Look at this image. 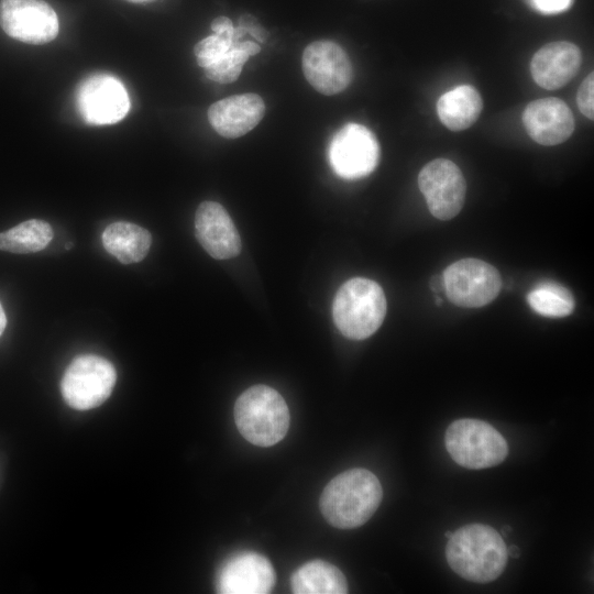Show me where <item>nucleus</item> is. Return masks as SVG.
<instances>
[{
    "mask_svg": "<svg viewBox=\"0 0 594 594\" xmlns=\"http://www.w3.org/2000/svg\"><path fill=\"white\" fill-rule=\"evenodd\" d=\"M444 441L451 458L468 469L497 465L508 454L504 437L493 426L479 419L453 421L446 431Z\"/></svg>",
    "mask_w": 594,
    "mask_h": 594,
    "instance_id": "39448f33",
    "label": "nucleus"
},
{
    "mask_svg": "<svg viewBox=\"0 0 594 594\" xmlns=\"http://www.w3.org/2000/svg\"><path fill=\"white\" fill-rule=\"evenodd\" d=\"M386 314V298L374 280L354 277L337 292L332 316L340 332L353 340L372 336L382 324Z\"/></svg>",
    "mask_w": 594,
    "mask_h": 594,
    "instance_id": "20e7f679",
    "label": "nucleus"
},
{
    "mask_svg": "<svg viewBox=\"0 0 594 594\" xmlns=\"http://www.w3.org/2000/svg\"><path fill=\"white\" fill-rule=\"evenodd\" d=\"M571 0H534L536 7L543 12H559L564 10Z\"/></svg>",
    "mask_w": 594,
    "mask_h": 594,
    "instance_id": "cd10ccee",
    "label": "nucleus"
},
{
    "mask_svg": "<svg viewBox=\"0 0 594 594\" xmlns=\"http://www.w3.org/2000/svg\"><path fill=\"white\" fill-rule=\"evenodd\" d=\"M290 587L296 594H344L348 592V582L336 565L323 560H312L292 574Z\"/></svg>",
    "mask_w": 594,
    "mask_h": 594,
    "instance_id": "aec40b11",
    "label": "nucleus"
},
{
    "mask_svg": "<svg viewBox=\"0 0 594 594\" xmlns=\"http://www.w3.org/2000/svg\"><path fill=\"white\" fill-rule=\"evenodd\" d=\"M75 103L81 119L92 125L113 124L130 110L129 94L123 84L110 74H94L77 87Z\"/></svg>",
    "mask_w": 594,
    "mask_h": 594,
    "instance_id": "6e6552de",
    "label": "nucleus"
},
{
    "mask_svg": "<svg viewBox=\"0 0 594 594\" xmlns=\"http://www.w3.org/2000/svg\"><path fill=\"white\" fill-rule=\"evenodd\" d=\"M522 123L529 136L541 145H558L574 131V118L569 106L554 97L534 100L522 113Z\"/></svg>",
    "mask_w": 594,
    "mask_h": 594,
    "instance_id": "2eb2a0df",
    "label": "nucleus"
},
{
    "mask_svg": "<svg viewBox=\"0 0 594 594\" xmlns=\"http://www.w3.org/2000/svg\"><path fill=\"white\" fill-rule=\"evenodd\" d=\"M232 44L244 51L249 56L255 55L261 51L260 45L251 41H240Z\"/></svg>",
    "mask_w": 594,
    "mask_h": 594,
    "instance_id": "c85d7f7f",
    "label": "nucleus"
},
{
    "mask_svg": "<svg viewBox=\"0 0 594 594\" xmlns=\"http://www.w3.org/2000/svg\"><path fill=\"white\" fill-rule=\"evenodd\" d=\"M444 292L457 306L477 308L493 301L501 292L498 271L487 262L463 258L449 265L443 274Z\"/></svg>",
    "mask_w": 594,
    "mask_h": 594,
    "instance_id": "0eeeda50",
    "label": "nucleus"
},
{
    "mask_svg": "<svg viewBox=\"0 0 594 594\" xmlns=\"http://www.w3.org/2000/svg\"><path fill=\"white\" fill-rule=\"evenodd\" d=\"M196 238L205 251L217 260L241 252V239L226 209L216 201L201 202L195 215Z\"/></svg>",
    "mask_w": 594,
    "mask_h": 594,
    "instance_id": "4468645a",
    "label": "nucleus"
},
{
    "mask_svg": "<svg viewBox=\"0 0 594 594\" xmlns=\"http://www.w3.org/2000/svg\"><path fill=\"white\" fill-rule=\"evenodd\" d=\"M519 553H520L519 548H517L515 544L507 548V554L510 558H518Z\"/></svg>",
    "mask_w": 594,
    "mask_h": 594,
    "instance_id": "2f4dec72",
    "label": "nucleus"
},
{
    "mask_svg": "<svg viewBox=\"0 0 594 594\" xmlns=\"http://www.w3.org/2000/svg\"><path fill=\"white\" fill-rule=\"evenodd\" d=\"M383 497L381 483L366 469L346 470L333 477L323 488L319 507L333 527L356 528L376 512Z\"/></svg>",
    "mask_w": 594,
    "mask_h": 594,
    "instance_id": "f257e3e1",
    "label": "nucleus"
},
{
    "mask_svg": "<svg viewBox=\"0 0 594 594\" xmlns=\"http://www.w3.org/2000/svg\"><path fill=\"white\" fill-rule=\"evenodd\" d=\"M211 30L215 34L233 37L234 26L227 16H218L211 23Z\"/></svg>",
    "mask_w": 594,
    "mask_h": 594,
    "instance_id": "bb28decb",
    "label": "nucleus"
},
{
    "mask_svg": "<svg viewBox=\"0 0 594 594\" xmlns=\"http://www.w3.org/2000/svg\"><path fill=\"white\" fill-rule=\"evenodd\" d=\"M249 57L244 51L232 44L221 58L204 68L205 74L209 79L219 84L233 82L239 78L242 67Z\"/></svg>",
    "mask_w": 594,
    "mask_h": 594,
    "instance_id": "5701e85b",
    "label": "nucleus"
},
{
    "mask_svg": "<svg viewBox=\"0 0 594 594\" xmlns=\"http://www.w3.org/2000/svg\"><path fill=\"white\" fill-rule=\"evenodd\" d=\"M529 306L550 318L566 317L574 310V298L568 288L556 282H542L528 295Z\"/></svg>",
    "mask_w": 594,
    "mask_h": 594,
    "instance_id": "4be33fe9",
    "label": "nucleus"
},
{
    "mask_svg": "<svg viewBox=\"0 0 594 594\" xmlns=\"http://www.w3.org/2000/svg\"><path fill=\"white\" fill-rule=\"evenodd\" d=\"M483 109L480 92L461 85L443 94L437 102L440 121L451 131H463L476 122Z\"/></svg>",
    "mask_w": 594,
    "mask_h": 594,
    "instance_id": "6ab92c4d",
    "label": "nucleus"
},
{
    "mask_svg": "<svg viewBox=\"0 0 594 594\" xmlns=\"http://www.w3.org/2000/svg\"><path fill=\"white\" fill-rule=\"evenodd\" d=\"M431 288L435 292H440L441 289L444 290V284L442 276H435L430 282Z\"/></svg>",
    "mask_w": 594,
    "mask_h": 594,
    "instance_id": "c756f323",
    "label": "nucleus"
},
{
    "mask_svg": "<svg viewBox=\"0 0 594 594\" xmlns=\"http://www.w3.org/2000/svg\"><path fill=\"white\" fill-rule=\"evenodd\" d=\"M70 248H72V243L69 242L67 243L66 249H70Z\"/></svg>",
    "mask_w": 594,
    "mask_h": 594,
    "instance_id": "f704fd0d",
    "label": "nucleus"
},
{
    "mask_svg": "<svg viewBox=\"0 0 594 594\" xmlns=\"http://www.w3.org/2000/svg\"><path fill=\"white\" fill-rule=\"evenodd\" d=\"M581 63V51L575 44L556 41L535 53L530 62V73L538 86L554 90L566 85L576 75Z\"/></svg>",
    "mask_w": 594,
    "mask_h": 594,
    "instance_id": "dca6fc26",
    "label": "nucleus"
},
{
    "mask_svg": "<svg viewBox=\"0 0 594 594\" xmlns=\"http://www.w3.org/2000/svg\"><path fill=\"white\" fill-rule=\"evenodd\" d=\"M446 557L450 568L465 580L487 583L504 571L508 554L502 536L492 527L471 524L452 532Z\"/></svg>",
    "mask_w": 594,
    "mask_h": 594,
    "instance_id": "f03ea898",
    "label": "nucleus"
},
{
    "mask_svg": "<svg viewBox=\"0 0 594 594\" xmlns=\"http://www.w3.org/2000/svg\"><path fill=\"white\" fill-rule=\"evenodd\" d=\"M239 26L243 28L246 33H250L255 40L264 43L267 37V32L257 20L250 15V14H243L239 19Z\"/></svg>",
    "mask_w": 594,
    "mask_h": 594,
    "instance_id": "a878e982",
    "label": "nucleus"
},
{
    "mask_svg": "<svg viewBox=\"0 0 594 594\" xmlns=\"http://www.w3.org/2000/svg\"><path fill=\"white\" fill-rule=\"evenodd\" d=\"M0 26L10 37L42 45L58 34V16L43 0H1Z\"/></svg>",
    "mask_w": 594,
    "mask_h": 594,
    "instance_id": "9b49d317",
    "label": "nucleus"
},
{
    "mask_svg": "<svg viewBox=\"0 0 594 594\" xmlns=\"http://www.w3.org/2000/svg\"><path fill=\"white\" fill-rule=\"evenodd\" d=\"M101 240L105 250L122 264L142 261L152 244V235L146 229L127 221L109 224Z\"/></svg>",
    "mask_w": 594,
    "mask_h": 594,
    "instance_id": "a211bd4d",
    "label": "nucleus"
},
{
    "mask_svg": "<svg viewBox=\"0 0 594 594\" xmlns=\"http://www.w3.org/2000/svg\"><path fill=\"white\" fill-rule=\"evenodd\" d=\"M301 67L308 82L326 96L343 91L353 78L352 64L345 51L327 40L315 41L306 46Z\"/></svg>",
    "mask_w": 594,
    "mask_h": 594,
    "instance_id": "f8f14e48",
    "label": "nucleus"
},
{
    "mask_svg": "<svg viewBox=\"0 0 594 594\" xmlns=\"http://www.w3.org/2000/svg\"><path fill=\"white\" fill-rule=\"evenodd\" d=\"M329 161L334 173L345 179H358L371 174L380 161V144L375 135L362 124L348 123L332 138Z\"/></svg>",
    "mask_w": 594,
    "mask_h": 594,
    "instance_id": "1a4fd4ad",
    "label": "nucleus"
},
{
    "mask_svg": "<svg viewBox=\"0 0 594 594\" xmlns=\"http://www.w3.org/2000/svg\"><path fill=\"white\" fill-rule=\"evenodd\" d=\"M54 237L51 224L30 219L0 233V250L11 253H34L48 245Z\"/></svg>",
    "mask_w": 594,
    "mask_h": 594,
    "instance_id": "412c9836",
    "label": "nucleus"
},
{
    "mask_svg": "<svg viewBox=\"0 0 594 594\" xmlns=\"http://www.w3.org/2000/svg\"><path fill=\"white\" fill-rule=\"evenodd\" d=\"M576 102L579 110L587 119L594 118V76L588 74L578 89Z\"/></svg>",
    "mask_w": 594,
    "mask_h": 594,
    "instance_id": "393cba45",
    "label": "nucleus"
},
{
    "mask_svg": "<svg viewBox=\"0 0 594 594\" xmlns=\"http://www.w3.org/2000/svg\"><path fill=\"white\" fill-rule=\"evenodd\" d=\"M116 381L117 372L110 361L96 354H81L66 369L61 391L70 407L88 410L110 396Z\"/></svg>",
    "mask_w": 594,
    "mask_h": 594,
    "instance_id": "423d86ee",
    "label": "nucleus"
},
{
    "mask_svg": "<svg viewBox=\"0 0 594 594\" xmlns=\"http://www.w3.org/2000/svg\"><path fill=\"white\" fill-rule=\"evenodd\" d=\"M452 536V532L451 531H447L446 532V537L449 539L450 537Z\"/></svg>",
    "mask_w": 594,
    "mask_h": 594,
    "instance_id": "72a5a7b5",
    "label": "nucleus"
},
{
    "mask_svg": "<svg viewBox=\"0 0 594 594\" xmlns=\"http://www.w3.org/2000/svg\"><path fill=\"white\" fill-rule=\"evenodd\" d=\"M275 571L264 556L241 551L229 557L217 573V592L222 594H265L275 584Z\"/></svg>",
    "mask_w": 594,
    "mask_h": 594,
    "instance_id": "ddd939ff",
    "label": "nucleus"
},
{
    "mask_svg": "<svg viewBox=\"0 0 594 594\" xmlns=\"http://www.w3.org/2000/svg\"><path fill=\"white\" fill-rule=\"evenodd\" d=\"M264 113L265 103L258 95L242 94L212 103L208 119L221 136L237 139L255 128Z\"/></svg>",
    "mask_w": 594,
    "mask_h": 594,
    "instance_id": "f3484780",
    "label": "nucleus"
},
{
    "mask_svg": "<svg viewBox=\"0 0 594 594\" xmlns=\"http://www.w3.org/2000/svg\"><path fill=\"white\" fill-rule=\"evenodd\" d=\"M6 326H7V317H6V314H4V310L0 304V336L2 334L3 330L6 329Z\"/></svg>",
    "mask_w": 594,
    "mask_h": 594,
    "instance_id": "7c9ffc66",
    "label": "nucleus"
},
{
    "mask_svg": "<svg viewBox=\"0 0 594 594\" xmlns=\"http://www.w3.org/2000/svg\"><path fill=\"white\" fill-rule=\"evenodd\" d=\"M130 2H134V3H144V2H150V1H153V0H128Z\"/></svg>",
    "mask_w": 594,
    "mask_h": 594,
    "instance_id": "473e14b6",
    "label": "nucleus"
},
{
    "mask_svg": "<svg viewBox=\"0 0 594 594\" xmlns=\"http://www.w3.org/2000/svg\"><path fill=\"white\" fill-rule=\"evenodd\" d=\"M418 186L430 213L440 220L454 218L465 200L466 184L461 169L452 161L436 158L418 175Z\"/></svg>",
    "mask_w": 594,
    "mask_h": 594,
    "instance_id": "9d476101",
    "label": "nucleus"
},
{
    "mask_svg": "<svg viewBox=\"0 0 594 594\" xmlns=\"http://www.w3.org/2000/svg\"><path fill=\"white\" fill-rule=\"evenodd\" d=\"M234 420L245 440L266 448L276 444L286 436L289 409L276 389L266 385H254L237 399Z\"/></svg>",
    "mask_w": 594,
    "mask_h": 594,
    "instance_id": "7ed1b4c3",
    "label": "nucleus"
},
{
    "mask_svg": "<svg viewBox=\"0 0 594 594\" xmlns=\"http://www.w3.org/2000/svg\"><path fill=\"white\" fill-rule=\"evenodd\" d=\"M231 45V37L215 33L202 38L194 47L198 65L202 68L212 65L229 51Z\"/></svg>",
    "mask_w": 594,
    "mask_h": 594,
    "instance_id": "b1692460",
    "label": "nucleus"
}]
</instances>
